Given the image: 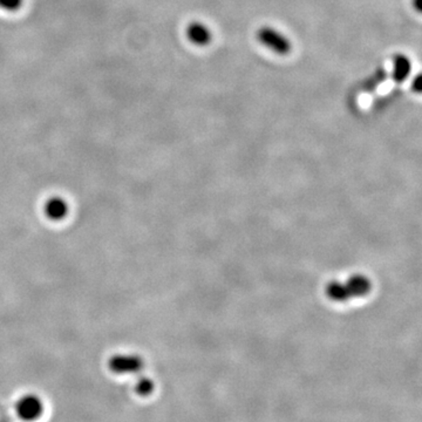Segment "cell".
Instances as JSON below:
<instances>
[{
  "label": "cell",
  "mask_w": 422,
  "mask_h": 422,
  "mask_svg": "<svg viewBox=\"0 0 422 422\" xmlns=\"http://www.w3.org/2000/svg\"><path fill=\"white\" fill-rule=\"evenodd\" d=\"M44 211L46 215L47 218H50V221H62L66 218L70 211V207L64 198L55 196L46 201L44 206Z\"/></svg>",
  "instance_id": "cell-4"
},
{
  "label": "cell",
  "mask_w": 422,
  "mask_h": 422,
  "mask_svg": "<svg viewBox=\"0 0 422 422\" xmlns=\"http://www.w3.org/2000/svg\"><path fill=\"white\" fill-rule=\"evenodd\" d=\"M411 60L406 55H396L393 59V80L396 84L403 82L411 73Z\"/></svg>",
  "instance_id": "cell-6"
},
{
  "label": "cell",
  "mask_w": 422,
  "mask_h": 422,
  "mask_svg": "<svg viewBox=\"0 0 422 422\" xmlns=\"http://www.w3.org/2000/svg\"><path fill=\"white\" fill-rule=\"evenodd\" d=\"M144 359L136 354H115L108 361V367L115 374H134L142 371Z\"/></svg>",
  "instance_id": "cell-2"
},
{
  "label": "cell",
  "mask_w": 422,
  "mask_h": 422,
  "mask_svg": "<svg viewBox=\"0 0 422 422\" xmlns=\"http://www.w3.org/2000/svg\"><path fill=\"white\" fill-rule=\"evenodd\" d=\"M257 39L269 50L279 55H287L292 50V44L285 35L270 26H263L257 31Z\"/></svg>",
  "instance_id": "cell-1"
},
{
  "label": "cell",
  "mask_w": 422,
  "mask_h": 422,
  "mask_svg": "<svg viewBox=\"0 0 422 422\" xmlns=\"http://www.w3.org/2000/svg\"><path fill=\"white\" fill-rule=\"evenodd\" d=\"M412 89L414 90L415 93L421 92V74H418L415 77L414 81L412 84Z\"/></svg>",
  "instance_id": "cell-9"
},
{
  "label": "cell",
  "mask_w": 422,
  "mask_h": 422,
  "mask_svg": "<svg viewBox=\"0 0 422 422\" xmlns=\"http://www.w3.org/2000/svg\"><path fill=\"white\" fill-rule=\"evenodd\" d=\"M16 413L23 421H35L43 415V401L38 395H23V398L17 401Z\"/></svg>",
  "instance_id": "cell-3"
},
{
  "label": "cell",
  "mask_w": 422,
  "mask_h": 422,
  "mask_svg": "<svg viewBox=\"0 0 422 422\" xmlns=\"http://www.w3.org/2000/svg\"><path fill=\"white\" fill-rule=\"evenodd\" d=\"M186 37L191 43L198 46H207L213 40V35L209 28H207L204 23L198 21L189 23V26L186 28Z\"/></svg>",
  "instance_id": "cell-5"
},
{
  "label": "cell",
  "mask_w": 422,
  "mask_h": 422,
  "mask_svg": "<svg viewBox=\"0 0 422 422\" xmlns=\"http://www.w3.org/2000/svg\"><path fill=\"white\" fill-rule=\"evenodd\" d=\"M23 0H0V8L4 11H17L21 8Z\"/></svg>",
  "instance_id": "cell-8"
},
{
  "label": "cell",
  "mask_w": 422,
  "mask_h": 422,
  "mask_svg": "<svg viewBox=\"0 0 422 422\" xmlns=\"http://www.w3.org/2000/svg\"><path fill=\"white\" fill-rule=\"evenodd\" d=\"M155 383L153 380L146 376L140 378L135 383V392L140 396H149L154 392Z\"/></svg>",
  "instance_id": "cell-7"
},
{
  "label": "cell",
  "mask_w": 422,
  "mask_h": 422,
  "mask_svg": "<svg viewBox=\"0 0 422 422\" xmlns=\"http://www.w3.org/2000/svg\"><path fill=\"white\" fill-rule=\"evenodd\" d=\"M420 3H421V0H414L415 8H416V11L418 12L421 11V5H420Z\"/></svg>",
  "instance_id": "cell-10"
}]
</instances>
